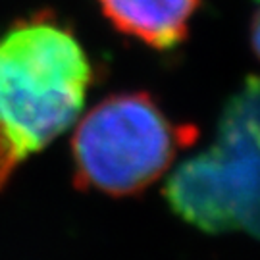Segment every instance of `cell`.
Segmentation results:
<instances>
[{"mask_svg":"<svg viewBox=\"0 0 260 260\" xmlns=\"http://www.w3.org/2000/svg\"><path fill=\"white\" fill-rule=\"evenodd\" d=\"M91 77L81 43L47 14L0 37V189L79 118Z\"/></svg>","mask_w":260,"mask_h":260,"instance_id":"6da1fadb","label":"cell"},{"mask_svg":"<svg viewBox=\"0 0 260 260\" xmlns=\"http://www.w3.org/2000/svg\"><path fill=\"white\" fill-rule=\"evenodd\" d=\"M258 81L249 77L225 104L214 143L170 174L164 197L203 232L258 237Z\"/></svg>","mask_w":260,"mask_h":260,"instance_id":"7a4b0ae2","label":"cell"},{"mask_svg":"<svg viewBox=\"0 0 260 260\" xmlns=\"http://www.w3.org/2000/svg\"><path fill=\"white\" fill-rule=\"evenodd\" d=\"M195 137L193 127L168 120L147 94L110 96L96 104L75 129V181L106 195L139 193L166 174L177 150Z\"/></svg>","mask_w":260,"mask_h":260,"instance_id":"3957f363","label":"cell"},{"mask_svg":"<svg viewBox=\"0 0 260 260\" xmlns=\"http://www.w3.org/2000/svg\"><path fill=\"white\" fill-rule=\"evenodd\" d=\"M104 16L121 33L154 48L181 43L201 0H99Z\"/></svg>","mask_w":260,"mask_h":260,"instance_id":"277c9868","label":"cell"}]
</instances>
